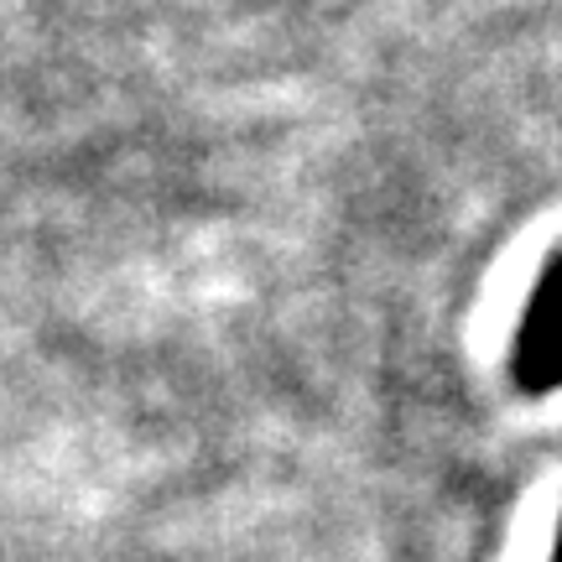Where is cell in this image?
<instances>
[{
	"mask_svg": "<svg viewBox=\"0 0 562 562\" xmlns=\"http://www.w3.org/2000/svg\"><path fill=\"white\" fill-rule=\"evenodd\" d=\"M516 381L531 396L562 385V261H552V271L531 292L526 323L516 334Z\"/></svg>",
	"mask_w": 562,
	"mask_h": 562,
	"instance_id": "cell-1",
	"label": "cell"
},
{
	"mask_svg": "<svg viewBox=\"0 0 562 562\" xmlns=\"http://www.w3.org/2000/svg\"><path fill=\"white\" fill-rule=\"evenodd\" d=\"M552 562H562V531H558V547H552Z\"/></svg>",
	"mask_w": 562,
	"mask_h": 562,
	"instance_id": "cell-2",
	"label": "cell"
}]
</instances>
